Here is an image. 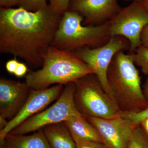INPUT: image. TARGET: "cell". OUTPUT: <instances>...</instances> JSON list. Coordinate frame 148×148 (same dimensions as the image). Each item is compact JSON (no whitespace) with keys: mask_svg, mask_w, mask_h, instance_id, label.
Returning <instances> with one entry per match:
<instances>
[{"mask_svg":"<svg viewBox=\"0 0 148 148\" xmlns=\"http://www.w3.org/2000/svg\"><path fill=\"white\" fill-rule=\"evenodd\" d=\"M62 16L49 4L34 12L1 8L0 52L22 58L31 69L42 67Z\"/></svg>","mask_w":148,"mask_h":148,"instance_id":"cell-1","label":"cell"},{"mask_svg":"<svg viewBox=\"0 0 148 148\" xmlns=\"http://www.w3.org/2000/svg\"><path fill=\"white\" fill-rule=\"evenodd\" d=\"M119 51L107 71V79L115 101L121 112H140L148 108L141 86V77L132 53Z\"/></svg>","mask_w":148,"mask_h":148,"instance_id":"cell-2","label":"cell"},{"mask_svg":"<svg viewBox=\"0 0 148 148\" xmlns=\"http://www.w3.org/2000/svg\"><path fill=\"white\" fill-rule=\"evenodd\" d=\"M95 73L91 67L72 52L51 46L44 57L42 69L30 71L26 82L34 90L48 88L51 85H66L80 78Z\"/></svg>","mask_w":148,"mask_h":148,"instance_id":"cell-3","label":"cell"},{"mask_svg":"<svg viewBox=\"0 0 148 148\" xmlns=\"http://www.w3.org/2000/svg\"><path fill=\"white\" fill-rule=\"evenodd\" d=\"M83 21L78 12L66 11L62 15L51 46L73 52L84 47H100L110 40V21L97 26H84Z\"/></svg>","mask_w":148,"mask_h":148,"instance_id":"cell-4","label":"cell"},{"mask_svg":"<svg viewBox=\"0 0 148 148\" xmlns=\"http://www.w3.org/2000/svg\"><path fill=\"white\" fill-rule=\"evenodd\" d=\"M75 83L74 104L85 117L110 119L120 116L114 99L105 91L95 73L86 75Z\"/></svg>","mask_w":148,"mask_h":148,"instance_id":"cell-5","label":"cell"},{"mask_svg":"<svg viewBox=\"0 0 148 148\" xmlns=\"http://www.w3.org/2000/svg\"><path fill=\"white\" fill-rule=\"evenodd\" d=\"M75 89V82L67 84L60 97L52 106L29 118L12 130L9 134L24 135L42 129L49 125L62 122L72 117L82 115L74 104Z\"/></svg>","mask_w":148,"mask_h":148,"instance_id":"cell-6","label":"cell"},{"mask_svg":"<svg viewBox=\"0 0 148 148\" xmlns=\"http://www.w3.org/2000/svg\"><path fill=\"white\" fill-rule=\"evenodd\" d=\"M130 48V44L126 38L115 36L102 46L83 48L72 53L92 68L104 90L114 99L107 79V71L115 54L121 51L129 50Z\"/></svg>","mask_w":148,"mask_h":148,"instance_id":"cell-7","label":"cell"},{"mask_svg":"<svg viewBox=\"0 0 148 148\" xmlns=\"http://www.w3.org/2000/svg\"><path fill=\"white\" fill-rule=\"evenodd\" d=\"M109 21L111 37L121 36L129 41V53H134L142 45L141 34L148 24V11L139 3L133 2L122 8Z\"/></svg>","mask_w":148,"mask_h":148,"instance_id":"cell-8","label":"cell"},{"mask_svg":"<svg viewBox=\"0 0 148 148\" xmlns=\"http://www.w3.org/2000/svg\"><path fill=\"white\" fill-rule=\"evenodd\" d=\"M64 89L63 85L58 84L42 90L32 89L27 102L17 115L8 121L3 130H0V143L3 141L6 135L12 130L57 100Z\"/></svg>","mask_w":148,"mask_h":148,"instance_id":"cell-9","label":"cell"},{"mask_svg":"<svg viewBox=\"0 0 148 148\" xmlns=\"http://www.w3.org/2000/svg\"><path fill=\"white\" fill-rule=\"evenodd\" d=\"M98 130L107 148H127L136 128L120 116L112 119L86 118Z\"/></svg>","mask_w":148,"mask_h":148,"instance_id":"cell-10","label":"cell"},{"mask_svg":"<svg viewBox=\"0 0 148 148\" xmlns=\"http://www.w3.org/2000/svg\"><path fill=\"white\" fill-rule=\"evenodd\" d=\"M121 9L118 0H71L68 10L81 14L84 26H97L110 20Z\"/></svg>","mask_w":148,"mask_h":148,"instance_id":"cell-11","label":"cell"},{"mask_svg":"<svg viewBox=\"0 0 148 148\" xmlns=\"http://www.w3.org/2000/svg\"><path fill=\"white\" fill-rule=\"evenodd\" d=\"M32 89L26 82L1 78L0 115L9 121L14 118L27 102Z\"/></svg>","mask_w":148,"mask_h":148,"instance_id":"cell-12","label":"cell"},{"mask_svg":"<svg viewBox=\"0 0 148 148\" xmlns=\"http://www.w3.org/2000/svg\"><path fill=\"white\" fill-rule=\"evenodd\" d=\"M0 148H51L42 129L33 135L8 134L0 143Z\"/></svg>","mask_w":148,"mask_h":148,"instance_id":"cell-13","label":"cell"},{"mask_svg":"<svg viewBox=\"0 0 148 148\" xmlns=\"http://www.w3.org/2000/svg\"><path fill=\"white\" fill-rule=\"evenodd\" d=\"M64 122L73 138L103 144L98 130L83 116L72 117Z\"/></svg>","mask_w":148,"mask_h":148,"instance_id":"cell-14","label":"cell"},{"mask_svg":"<svg viewBox=\"0 0 148 148\" xmlns=\"http://www.w3.org/2000/svg\"><path fill=\"white\" fill-rule=\"evenodd\" d=\"M51 148H76V145L64 122L42 128Z\"/></svg>","mask_w":148,"mask_h":148,"instance_id":"cell-15","label":"cell"},{"mask_svg":"<svg viewBox=\"0 0 148 148\" xmlns=\"http://www.w3.org/2000/svg\"><path fill=\"white\" fill-rule=\"evenodd\" d=\"M127 148H148V134L141 125L134 130Z\"/></svg>","mask_w":148,"mask_h":148,"instance_id":"cell-16","label":"cell"},{"mask_svg":"<svg viewBox=\"0 0 148 148\" xmlns=\"http://www.w3.org/2000/svg\"><path fill=\"white\" fill-rule=\"evenodd\" d=\"M132 53L134 64L141 68L144 75L148 76V47L141 45Z\"/></svg>","mask_w":148,"mask_h":148,"instance_id":"cell-17","label":"cell"},{"mask_svg":"<svg viewBox=\"0 0 148 148\" xmlns=\"http://www.w3.org/2000/svg\"><path fill=\"white\" fill-rule=\"evenodd\" d=\"M120 116L131 123L136 127L141 125L143 121L148 118V108L137 112L121 111Z\"/></svg>","mask_w":148,"mask_h":148,"instance_id":"cell-18","label":"cell"},{"mask_svg":"<svg viewBox=\"0 0 148 148\" xmlns=\"http://www.w3.org/2000/svg\"><path fill=\"white\" fill-rule=\"evenodd\" d=\"M47 0H20L18 5L28 11L36 12L47 7Z\"/></svg>","mask_w":148,"mask_h":148,"instance_id":"cell-19","label":"cell"},{"mask_svg":"<svg viewBox=\"0 0 148 148\" xmlns=\"http://www.w3.org/2000/svg\"><path fill=\"white\" fill-rule=\"evenodd\" d=\"M71 0H47L49 5L61 15L68 10Z\"/></svg>","mask_w":148,"mask_h":148,"instance_id":"cell-20","label":"cell"},{"mask_svg":"<svg viewBox=\"0 0 148 148\" xmlns=\"http://www.w3.org/2000/svg\"><path fill=\"white\" fill-rule=\"evenodd\" d=\"M76 145V148H107L103 143L94 141L73 138Z\"/></svg>","mask_w":148,"mask_h":148,"instance_id":"cell-21","label":"cell"},{"mask_svg":"<svg viewBox=\"0 0 148 148\" xmlns=\"http://www.w3.org/2000/svg\"><path fill=\"white\" fill-rule=\"evenodd\" d=\"M28 71L29 70L26 64L19 62L15 73L14 74L18 77H21L25 75Z\"/></svg>","mask_w":148,"mask_h":148,"instance_id":"cell-22","label":"cell"},{"mask_svg":"<svg viewBox=\"0 0 148 148\" xmlns=\"http://www.w3.org/2000/svg\"><path fill=\"white\" fill-rule=\"evenodd\" d=\"M19 63L16 58L9 60L5 64L7 71L10 74H14Z\"/></svg>","mask_w":148,"mask_h":148,"instance_id":"cell-23","label":"cell"},{"mask_svg":"<svg viewBox=\"0 0 148 148\" xmlns=\"http://www.w3.org/2000/svg\"><path fill=\"white\" fill-rule=\"evenodd\" d=\"M20 0H0L1 8H11L12 6L18 5Z\"/></svg>","mask_w":148,"mask_h":148,"instance_id":"cell-24","label":"cell"},{"mask_svg":"<svg viewBox=\"0 0 148 148\" xmlns=\"http://www.w3.org/2000/svg\"><path fill=\"white\" fill-rule=\"evenodd\" d=\"M142 45L148 47V24L142 31L141 34Z\"/></svg>","mask_w":148,"mask_h":148,"instance_id":"cell-25","label":"cell"},{"mask_svg":"<svg viewBox=\"0 0 148 148\" xmlns=\"http://www.w3.org/2000/svg\"><path fill=\"white\" fill-rule=\"evenodd\" d=\"M143 91L145 98L148 102V76L143 85Z\"/></svg>","mask_w":148,"mask_h":148,"instance_id":"cell-26","label":"cell"},{"mask_svg":"<svg viewBox=\"0 0 148 148\" xmlns=\"http://www.w3.org/2000/svg\"><path fill=\"white\" fill-rule=\"evenodd\" d=\"M6 119L0 115V130H3L7 125L8 121H7Z\"/></svg>","mask_w":148,"mask_h":148,"instance_id":"cell-27","label":"cell"},{"mask_svg":"<svg viewBox=\"0 0 148 148\" xmlns=\"http://www.w3.org/2000/svg\"><path fill=\"white\" fill-rule=\"evenodd\" d=\"M139 3L143 7V8L148 11V0H145L142 2Z\"/></svg>","mask_w":148,"mask_h":148,"instance_id":"cell-28","label":"cell"},{"mask_svg":"<svg viewBox=\"0 0 148 148\" xmlns=\"http://www.w3.org/2000/svg\"><path fill=\"white\" fill-rule=\"evenodd\" d=\"M124 1H132V2H134L140 3L142 2L145 0H124Z\"/></svg>","mask_w":148,"mask_h":148,"instance_id":"cell-29","label":"cell"}]
</instances>
